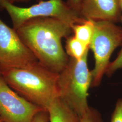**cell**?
Segmentation results:
<instances>
[{
	"label": "cell",
	"mask_w": 122,
	"mask_h": 122,
	"mask_svg": "<svg viewBox=\"0 0 122 122\" xmlns=\"http://www.w3.org/2000/svg\"><path fill=\"white\" fill-rule=\"evenodd\" d=\"M18 35L38 61L59 73L69 61L61 40L72 33L69 24L53 17L30 19L16 30Z\"/></svg>",
	"instance_id": "1"
},
{
	"label": "cell",
	"mask_w": 122,
	"mask_h": 122,
	"mask_svg": "<svg viewBox=\"0 0 122 122\" xmlns=\"http://www.w3.org/2000/svg\"><path fill=\"white\" fill-rule=\"evenodd\" d=\"M0 74L14 91L44 109L59 97V73L39 61L26 68L0 67Z\"/></svg>",
	"instance_id": "2"
},
{
	"label": "cell",
	"mask_w": 122,
	"mask_h": 122,
	"mask_svg": "<svg viewBox=\"0 0 122 122\" xmlns=\"http://www.w3.org/2000/svg\"><path fill=\"white\" fill-rule=\"evenodd\" d=\"M89 50L80 60L70 58L65 68L59 73V98L80 117L89 108L88 90L91 87L92 71L88 66Z\"/></svg>",
	"instance_id": "3"
},
{
	"label": "cell",
	"mask_w": 122,
	"mask_h": 122,
	"mask_svg": "<svg viewBox=\"0 0 122 122\" xmlns=\"http://www.w3.org/2000/svg\"><path fill=\"white\" fill-rule=\"evenodd\" d=\"M0 8L5 10L8 14L15 30L28 20L35 18H55L71 26L82 23L86 20L63 0H41L28 7L18 6L7 0H0Z\"/></svg>",
	"instance_id": "4"
},
{
	"label": "cell",
	"mask_w": 122,
	"mask_h": 122,
	"mask_svg": "<svg viewBox=\"0 0 122 122\" xmlns=\"http://www.w3.org/2000/svg\"><path fill=\"white\" fill-rule=\"evenodd\" d=\"M93 21L94 31L89 48L95 58L91 87H96L102 81L112 53L122 44V28L108 21Z\"/></svg>",
	"instance_id": "5"
},
{
	"label": "cell",
	"mask_w": 122,
	"mask_h": 122,
	"mask_svg": "<svg viewBox=\"0 0 122 122\" xmlns=\"http://www.w3.org/2000/svg\"><path fill=\"white\" fill-rule=\"evenodd\" d=\"M38 61L16 30L0 18V67L26 68Z\"/></svg>",
	"instance_id": "6"
},
{
	"label": "cell",
	"mask_w": 122,
	"mask_h": 122,
	"mask_svg": "<svg viewBox=\"0 0 122 122\" xmlns=\"http://www.w3.org/2000/svg\"><path fill=\"white\" fill-rule=\"evenodd\" d=\"M45 110L19 95L0 76V118L4 122H32Z\"/></svg>",
	"instance_id": "7"
},
{
	"label": "cell",
	"mask_w": 122,
	"mask_h": 122,
	"mask_svg": "<svg viewBox=\"0 0 122 122\" xmlns=\"http://www.w3.org/2000/svg\"><path fill=\"white\" fill-rule=\"evenodd\" d=\"M122 12L118 0H82L80 10L86 20L115 23L120 20Z\"/></svg>",
	"instance_id": "8"
},
{
	"label": "cell",
	"mask_w": 122,
	"mask_h": 122,
	"mask_svg": "<svg viewBox=\"0 0 122 122\" xmlns=\"http://www.w3.org/2000/svg\"><path fill=\"white\" fill-rule=\"evenodd\" d=\"M50 122H80L78 115L59 97L47 109Z\"/></svg>",
	"instance_id": "9"
},
{
	"label": "cell",
	"mask_w": 122,
	"mask_h": 122,
	"mask_svg": "<svg viewBox=\"0 0 122 122\" xmlns=\"http://www.w3.org/2000/svg\"><path fill=\"white\" fill-rule=\"evenodd\" d=\"M71 28L74 37L89 47L94 31L93 20H86L82 23L71 25Z\"/></svg>",
	"instance_id": "10"
},
{
	"label": "cell",
	"mask_w": 122,
	"mask_h": 122,
	"mask_svg": "<svg viewBox=\"0 0 122 122\" xmlns=\"http://www.w3.org/2000/svg\"><path fill=\"white\" fill-rule=\"evenodd\" d=\"M66 52L70 58L80 60L87 50L89 46L76 38L74 36H69L66 38Z\"/></svg>",
	"instance_id": "11"
},
{
	"label": "cell",
	"mask_w": 122,
	"mask_h": 122,
	"mask_svg": "<svg viewBox=\"0 0 122 122\" xmlns=\"http://www.w3.org/2000/svg\"><path fill=\"white\" fill-rule=\"evenodd\" d=\"M80 122H103V120L99 112L90 107L85 113L80 117Z\"/></svg>",
	"instance_id": "12"
},
{
	"label": "cell",
	"mask_w": 122,
	"mask_h": 122,
	"mask_svg": "<svg viewBox=\"0 0 122 122\" xmlns=\"http://www.w3.org/2000/svg\"><path fill=\"white\" fill-rule=\"evenodd\" d=\"M122 68V48L118 53L117 57L112 62H110L105 75L107 76L110 77L117 71Z\"/></svg>",
	"instance_id": "13"
},
{
	"label": "cell",
	"mask_w": 122,
	"mask_h": 122,
	"mask_svg": "<svg viewBox=\"0 0 122 122\" xmlns=\"http://www.w3.org/2000/svg\"><path fill=\"white\" fill-rule=\"evenodd\" d=\"M111 122H122V98L118 99L116 103Z\"/></svg>",
	"instance_id": "14"
},
{
	"label": "cell",
	"mask_w": 122,
	"mask_h": 122,
	"mask_svg": "<svg viewBox=\"0 0 122 122\" xmlns=\"http://www.w3.org/2000/svg\"><path fill=\"white\" fill-rule=\"evenodd\" d=\"M49 116L47 110H43L37 113L34 118L32 122H49Z\"/></svg>",
	"instance_id": "15"
},
{
	"label": "cell",
	"mask_w": 122,
	"mask_h": 122,
	"mask_svg": "<svg viewBox=\"0 0 122 122\" xmlns=\"http://www.w3.org/2000/svg\"><path fill=\"white\" fill-rule=\"evenodd\" d=\"M82 0H67V3L74 10L80 13Z\"/></svg>",
	"instance_id": "16"
},
{
	"label": "cell",
	"mask_w": 122,
	"mask_h": 122,
	"mask_svg": "<svg viewBox=\"0 0 122 122\" xmlns=\"http://www.w3.org/2000/svg\"><path fill=\"white\" fill-rule=\"evenodd\" d=\"M10 3L14 4L15 3H24V2H28L31 1V0H7Z\"/></svg>",
	"instance_id": "17"
},
{
	"label": "cell",
	"mask_w": 122,
	"mask_h": 122,
	"mask_svg": "<svg viewBox=\"0 0 122 122\" xmlns=\"http://www.w3.org/2000/svg\"><path fill=\"white\" fill-rule=\"evenodd\" d=\"M118 2H119V5L120 8L122 12V0H118Z\"/></svg>",
	"instance_id": "18"
},
{
	"label": "cell",
	"mask_w": 122,
	"mask_h": 122,
	"mask_svg": "<svg viewBox=\"0 0 122 122\" xmlns=\"http://www.w3.org/2000/svg\"><path fill=\"white\" fill-rule=\"evenodd\" d=\"M120 20L121 21V22H122V16H121V20Z\"/></svg>",
	"instance_id": "19"
},
{
	"label": "cell",
	"mask_w": 122,
	"mask_h": 122,
	"mask_svg": "<svg viewBox=\"0 0 122 122\" xmlns=\"http://www.w3.org/2000/svg\"><path fill=\"white\" fill-rule=\"evenodd\" d=\"M0 122H4L2 120H0Z\"/></svg>",
	"instance_id": "20"
},
{
	"label": "cell",
	"mask_w": 122,
	"mask_h": 122,
	"mask_svg": "<svg viewBox=\"0 0 122 122\" xmlns=\"http://www.w3.org/2000/svg\"><path fill=\"white\" fill-rule=\"evenodd\" d=\"M0 120H1V119H0Z\"/></svg>",
	"instance_id": "21"
},
{
	"label": "cell",
	"mask_w": 122,
	"mask_h": 122,
	"mask_svg": "<svg viewBox=\"0 0 122 122\" xmlns=\"http://www.w3.org/2000/svg\"></svg>",
	"instance_id": "22"
}]
</instances>
